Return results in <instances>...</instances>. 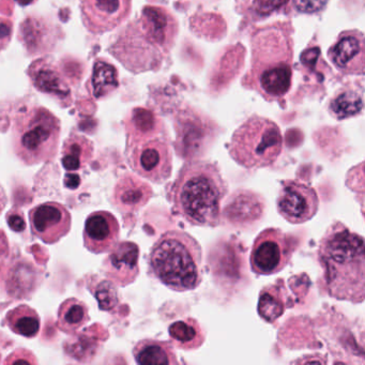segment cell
<instances>
[{
    "mask_svg": "<svg viewBox=\"0 0 365 365\" xmlns=\"http://www.w3.org/2000/svg\"><path fill=\"white\" fill-rule=\"evenodd\" d=\"M277 211L292 224H302L313 219L319 208L315 189L299 180L282 181L277 200Z\"/></svg>",
    "mask_w": 365,
    "mask_h": 365,
    "instance_id": "obj_10",
    "label": "cell"
},
{
    "mask_svg": "<svg viewBox=\"0 0 365 365\" xmlns=\"http://www.w3.org/2000/svg\"><path fill=\"white\" fill-rule=\"evenodd\" d=\"M89 292L97 299L101 311L110 312L119 304V294L117 285L110 279H96L89 283Z\"/></svg>",
    "mask_w": 365,
    "mask_h": 365,
    "instance_id": "obj_27",
    "label": "cell"
},
{
    "mask_svg": "<svg viewBox=\"0 0 365 365\" xmlns=\"http://www.w3.org/2000/svg\"><path fill=\"white\" fill-rule=\"evenodd\" d=\"M148 183L132 174L121 176L113 190L112 202L121 213H133L148 204L153 197Z\"/></svg>",
    "mask_w": 365,
    "mask_h": 365,
    "instance_id": "obj_17",
    "label": "cell"
},
{
    "mask_svg": "<svg viewBox=\"0 0 365 365\" xmlns=\"http://www.w3.org/2000/svg\"><path fill=\"white\" fill-rule=\"evenodd\" d=\"M329 0H292V5L300 14H319L328 5Z\"/></svg>",
    "mask_w": 365,
    "mask_h": 365,
    "instance_id": "obj_30",
    "label": "cell"
},
{
    "mask_svg": "<svg viewBox=\"0 0 365 365\" xmlns=\"http://www.w3.org/2000/svg\"><path fill=\"white\" fill-rule=\"evenodd\" d=\"M285 309V294L279 284L266 286L260 290L257 312L264 322L273 324L283 316Z\"/></svg>",
    "mask_w": 365,
    "mask_h": 365,
    "instance_id": "obj_26",
    "label": "cell"
},
{
    "mask_svg": "<svg viewBox=\"0 0 365 365\" xmlns=\"http://www.w3.org/2000/svg\"><path fill=\"white\" fill-rule=\"evenodd\" d=\"M65 187L70 190H76L81 185V177L78 174H71V172L67 173L65 176Z\"/></svg>",
    "mask_w": 365,
    "mask_h": 365,
    "instance_id": "obj_32",
    "label": "cell"
},
{
    "mask_svg": "<svg viewBox=\"0 0 365 365\" xmlns=\"http://www.w3.org/2000/svg\"><path fill=\"white\" fill-rule=\"evenodd\" d=\"M95 146L86 136L71 134L61 149V165L67 172H78L86 168L93 158Z\"/></svg>",
    "mask_w": 365,
    "mask_h": 365,
    "instance_id": "obj_20",
    "label": "cell"
},
{
    "mask_svg": "<svg viewBox=\"0 0 365 365\" xmlns=\"http://www.w3.org/2000/svg\"><path fill=\"white\" fill-rule=\"evenodd\" d=\"M119 72L106 59L97 58L93 63L91 78L86 83L89 95L96 100H102L119 88Z\"/></svg>",
    "mask_w": 365,
    "mask_h": 365,
    "instance_id": "obj_19",
    "label": "cell"
},
{
    "mask_svg": "<svg viewBox=\"0 0 365 365\" xmlns=\"http://www.w3.org/2000/svg\"><path fill=\"white\" fill-rule=\"evenodd\" d=\"M283 136L277 123L264 117H250L235 131L228 153L235 162L247 168H269L279 159Z\"/></svg>",
    "mask_w": 365,
    "mask_h": 365,
    "instance_id": "obj_7",
    "label": "cell"
},
{
    "mask_svg": "<svg viewBox=\"0 0 365 365\" xmlns=\"http://www.w3.org/2000/svg\"><path fill=\"white\" fill-rule=\"evenodd\" d=\"M288 0H255L254 12L259 18H267L271 14L281 12L287 8Z\"/></svg>",
    "mask_w": 365,
    "mask_h": 365,
    "instance_id": "obj_28",
    "label": "cell"
},
{
    "mask_svg": "<svg viewBox=\"0 0 365 365\" xmlns=\"http://www.w3.org/2000/svg\"><path fill=\"white\" fill-rule=\"evenodd\" d=\"M16 1L22 7H27V6H31L37 3L38 0H16Z\"/></svg>",
    "mask_w": 365,
    "mask_h": 365,
    "instance_id": "obj_34",
    "label": "cell"
},
{
    "mask_svg": "<svg viewBox=\"0 0 365 365\" xmlns=\"http://www.w3.org/2000/svg\"><path fill=\"white\" fill-rule=\"evenodd\" d=\"M168 333L173 344L183 350L197 349L205 341L200 324L191 317L173 322L168 328Z\"/></svg>",
    "mask_w": 365,
    "mask_h": 365,
    "instance_id": "obj_24",
    "label": "cell"
},
{
    "mask_svg": "<svg viewBox=\"0 0 365 365\" xmlns=\"http://www.w3.org/2000/svg\"><path fill=\"white\" fill-rule=\"evenodd\" d=\"M177 34L178 22L166 8L145 6L117 35L108 52L132 73L158 71L168 61Z\"/></svg>",
    "mask_w": 365,
    "mask_h": 365,
    "instance_id": "obj_1",
    "label": "cell"
},
{
    "mask_svg": "<svg viewBox=\"0 0 365 365\" xmlns=\"http://www.w3.org/2000/svg\"><path fill=\"white\" fill-rule=\"evenodd\" d=\"M228 187L215 162L191 161L185 164L175 179L170 200L175 215L200 227L219 224L221 202Z\"/></svg>",
    "mask_w": 365,
    "mask_h": 365,
    "instance_id": "obj_4",
    "label": "cell"
},
{
    "mask_svg": "<svg viewBox=\"0 0 365 365\" xmlns=\"http://www.w3.org/2000/svg\"><path fill=\"white\" fill-rule=\"evenodd\" d=\"M292 24L277 22L257 29L252 37V61L243 85L267 101H277L292 85L294 40Z\"/></svg>",
    "mask_w": 365,
    "mask_h": 365,
    "instance_id": "obj_2",
    "label": "cell"
},
{
    "mask_svg": "<svg viewBox=\"0 0 365 365\" xmlns=\"http://www.w3.org/2000/svg\"><path fill=\"white\" fill-rule=\"evenodd\" d=\"M80 9L85 29L93 35H102L129 18L132 0H81Z\"/></svg>",
    "mask_w": 365,
    "mask_h": 365,
    "instance_id": "obj_11",
    "label": "cell"
},
{
    "mask_svg": "<svg viewBox=\"0 0 365 365\" xmlns=\"http://www.w3.org/2000/svg\"><path fill=\"white\" fill-rule=\"evenodd\" d=\"M14 31V21L7 18H0V52L6 50L9 46Z\"/></svg>",
    "mask_w": 365,
    "mask_h": 365,
    "instance_id": "obj_31",
    "label": "cell"
},
{
    "mask_svg": "<svg viewBox=\"0 0 365 365\" xmlns=\"http://www.w3.org/2000/svg\"><path fill=\"white\" fill-rule=\"evenodd\" d=\"M31 234L46 245H55L71 230L72 215L63 205L46 202L29 211Z\"/></svg>",
    "mask_w": 365,
    "mask_h": 365,
    "instance_id": "obj_12",
    "label": "cell"
},
{
    "mask_svg": "<svg viewBox=\"0 0 365 365\" xmlns=\"http://www.w3.org/2000/svg\"><path fill=\"white\" fill-rule=\"evenodd\" d=\"M61 123L48 108L34 106L21 113L12 127V149L24 165L52 161L58 153Z\"/></svg>",
    "mask_w": 365,
    "mask_h": 365,
    "instance_id": "obj_6",
    "label": "cell"
},
{
    "mask_svg": "<svg viewBox=\"0 0 365 365\" xmlns=\"http://www.w3.org/2000/svg\"><path fill=\"white\" fill-rule=\"evenodd\" d=\"M120 225L118 220L108 211H96L85 221L83 239L84 247L93 254L110 252L118 242Z\"/></svg>",
    "mask_w": 365,
    "mask_h": 365,
    "instance_id": "obj_15",
    "label": "cell"
},
{
    "mask_svg": "<svg viewBox=\"0 0 365 365\" xmlns=\"http://www.w3.org/2000/svg\"><path fill=\"white\" fill-rule=\"evenodd\" d=\"M136 363L140 365L178 364L174 347L170 341L142 339L133 348Z\"/></svg>",
    "mask_w": 365,
    "mask_h": 365,
    "instance_id": "obj_21",
    "label": "cell"
},
{
    "mask_svg": "<svg viewBox=\"0 0 365 365\" xmlns=\"http://www.w3.org/2000/svg\"><path fill=\"white\" fill-rule=\"evenodd\" d=\"M8 204L7 194H6L5 189L3 185H0V215L5 210L6 206Z\"/></svg>",
    "mask_w": 365,
    "mask_h": 365,
    "instance_id": "obj_33",
    "label": "cell"
},
{
    "mask_svg": "<svg viewBox=\"0 0 365 365\" xmlns=\"http://www.w3.org/2000/svg\"><path fill=\"white\" fill-rule=\"evenodd\" d=\"M91 320L86 303L69 298L61 303L57 315V327L66 334L74 335Z\"/></svg>",
    "mask_w": 365,
    "mask_h": 365,
    "instance_id": "obj_23",
    "label": "cell"
},
{
    "mask_svg": "<svg viewBox=\"0 0 365 365\" xmlns=\"http://www.w3.org/2000/svg\"><path fill=\"white\" fill-rule=\"evenodd\" d=\"M6 221H7L8 226L12 232L21 234V232H24L26 230L27 224L24 212L19 207H14V208L10 209V211H8L7 215H6Z\"/></svg>",
    "mask_w": 365,
    "mask_h": 365,
    "instance_id": "obj_29",
    "label": "cell"
},
{
    "mask_svg": "<svg viewBox=\"0 0 365 365\" xmlns=\"http://www.w3.org/2000/svg\"><path fill=\"white\" fill-rule=\"evenodd\" d=\"M329 58L345 74L364 73V36L358 31H343L328 53Z\"/></svg>",
    "mask_w": 365,
    "mask_h": 365,
    "instance_id": "obj_16",
    "label": "cell"
},
{
    "mask_svg": "<svg viewBox=\"0 0 365 365\" xmlns=\"http://www.w3.org/2000/svg\"><path fill=\"white\" fill-rule=\"evenodd\" d=\"M127 146L161 135L164 130L161 119L144 108H135L125 119Z\"/></svg>",
    "mask_w": 365,
    "mask_h": 365,
    "instance_id": "obj_18",
    "label": "cell"
},
{
    "mask_svg": "<svg viewBox=\"0 0 365 365\" xmlns=\"http://www.w3.org/2000/svg\"><path fill=\"white\" fill-rule=\"evenodd\" d=\"M292 250L288 235L279 228H267L256 237L250 264L258 275H271L283 270L292 259Z\"/></svg>",
    "mask_w": 365,
    "mask_h": 365,
    "instance_id": "obj_9",
    "label": "cell"
},
{
    "mask_svg": "<svg viewBox=\"0 0 365 365\" xmlns=\"http://www.w3.org/2000/svg\"><path fill=\"white\" fill-rule=\"evenodd\" d=\"M130 168L151 182H165L173 170V155L168 136H157L127 146Z\"/></svg>",
    "mask_w": 365,
    "mask_h": 365,
    "instance_id": "obj_8",
    "label": "cell"
},
{
    "mask_svg": "<svg viewBox=\"0 0 365 365\" xmlns=\"http://www.w3.org/2000/svg\"><path fill=\"white\" fill-rule=\"evenodd\" d=\"M151 272L176 292L196 289L202 282V249L182 230H168L153 245L149 255Z\"/></svg>",
    "mask_w": 365,
    "mask_h": 365,
    "instance_id": "obj_5",
    "label": "cell"
},
{
    "mask_svg": "<svg viewBox=\"0 0 365 365\" xmlns=\"http://www.w3.org/2000/svg\"><path fill=\"white\" fill-rule=\"evenodd\" d=\"M140 247L131 241L116 243L104 259L106 277L117 286L130 285L140 274Z\"/></svg>",
    "mask_w": 365,
    "mask_h": 365,
    "instance_id": "obj_14",
    "label": "cell"
},
{
    "mask_svg": "<svg viewBox=\"0 0 365 365\" xmlns=\"http://www.w3.org/2000/svg\"><path fill=\"white\" fill-rule=\"evenodd\" d=\"M363 110L362 91L354 87H344L329 104V112L333 118L345 120L360 114Z\"/></svg>",
    "mask_w": 365,
    "mask_h": 365,
    "instance_id": "obj_25",
    "label": "cell"
},
{
    "mask_svg": "<svg viewBox=\"0 0 365 365\" xmlns=\"http://www.w3.org/2000/svg\"><path fill=\"white\" fill-rule=\"evenodd\" d=\"M5 324L16 334L35 339L41 330V318L35 309L22 304L6 314Z\"/></svg>",
    "mask_w": 365,
    "mask_h": 365,
    "instance_id": "obj_22",
    "label": "cell"
},
{
    "mask_svg": "<svg viewBox=\"0 0 365 365\" xmlns=\"http://www.w3.org/2000/svg\"><path fill=\"white\" fill-rule=\"evenodd\" d=\"M318 260L324 269L329 296L362 303L365 296L364 239L345 224L335 222L322 237Z\"/></svg>",
    "mask_w": 365,
    "mask_h": 365,
    "instance_id": "obj_3",
    "label": "cell"
},
{
    "mask_svg": "<svg viewBox=\"0 0 365 365\" xmlns=\"http://www.w3.org/2000/svg\"><path fill=\"white\" fill-rule=\"evenodd\" d=\"M27 76L38 91L54 98L63 108L71 106V87L52 61L46 58L33 61L27 69Z\"/></svg>",
    "mask_w": 365,
    "mask_h": 365,
    "instance_id": "obj_13",
    "label": "cell"
}]
</instances>
